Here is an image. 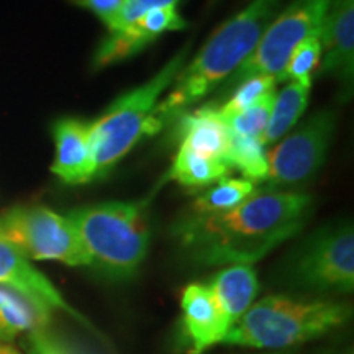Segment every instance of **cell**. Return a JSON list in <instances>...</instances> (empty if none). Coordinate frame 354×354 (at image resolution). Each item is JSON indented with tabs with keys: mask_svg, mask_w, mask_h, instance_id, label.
Masks as SVG:
<instances>
[{
	"mask_svg": "<svg viewBox=\"0 0 354 354\" xmlns=\"http://www.w3.org/2000/svg\"><path fill=\"white\" fill-rule=\"evenodd\" d=\"M312 207L308 194L256 187L232 210L180 216L171 233L194 263L253 266L294 238L308 221Z\"/></svg>",
	"mask_w": 354,
	"mask_h": 354,
	"instance_id": "cell-1",
	"label": "cell"
},
{
	"mask_svg": "<svg viewBox=\"0 0 354 354\" xmlns=\"http://www.w3.org/2000/svg\"><path fill=\"white\" fill-rule=\"evenodd\" d=\"M281 3L282 0H251L240 13L216 28L190 64H184L169 94L154 107L153 122L158 131L232 76L254 50Z\"/></svg>",
	"mask_w": 354,
	"mask_h": 354,
	"instance_id": "cell-2",
	"label": "cell"
},
{
	"mask_svg": "<svg viewBox=\"0 0 354 354\" xmlns=\"http://www.w3.org/2000/svg\"><path fill=\"white\" fill-rule=\"evenodd\" d=\"M353 318V307L331 299L266 295L225 336L227 346L266 353L289 351L331 333Z\"/></svg>",
	"mask_w": 354,
	"mask_h": 354,
	"instance_id": "cell-3",
	"label": "cell"
},
{
	"mask_svg": "<svg viewBox=\"0 0 354 354\" xmlns=\"http://www.w3.org/2000/svg\"><path fill=\"white\" fill-rule=\"evenodd\" d=\"M88 268L110 281L135 277L149 248L148 202H102L69 212Z\"/></svg>",
	"mask_w": 354,
	"mask_h": 354,
	"instance_id": "cell-4",
	"label": "cell"
},
{
	"mask_svg": "<svg viewBox=\"0 0 354 354\" xmlns=\"http://www.w3.org/2000/svg\"><path fill=\"white\" fill-rule=\"evenodd\" d=\"M187 55L189 46H185L148 82L118 97L99 120L91 123V149L95 177L112 169L143 136L156 135L153 110L184 68Z\"/></svg>",
	"mask_w": 354,
	"mask_h": 354,
	"instance_id": "cell-5",
	"label": "cell"
},
{
	"mask_svg": "<svg viewBox=\"0 0 354 354\" xmlns=\"http://www.w3.org/2000/svg\"><path fill=\"white\" fill-rule=\"evenodd\" d=\"M286 281L312 295H348L354 289L351 221L320 228L287 259Z\"/></svg>",
	"mask_w": 354,
	"mask_h": 354,
	"instance_id": "cell-6",
	"label": "cell"
},
{
	"mask_svg": "<svg viewBox=\"0 0 354 354\" xmlns=\"http://www.w3.org/2000/svg\"><path fill=\"white\" fill-rule=\"evenodd\" d=\"M0 240L19 250L26 259L88 268L73 221L48 207L15 205L0 212Z\"/></svg>",
	"mask_w": 354,
	"mask_h": 354,
	"instance_id": "cell-7",
	"label": "cell"
},
{
	"mask_svg": "<svg viewBox=\"0 0 354 354\" xmlns=\"http://www.w3.org/2000/svg\"><path fill=\"white\" fill-rule=\"evenodd\" d=\"M331 0H292L264 30L251 55L223 84L230 92L238 84L256 76L279 77L292 50L304 38L320 33Z\"/></svg>",
	"mask_w": 354,
	"mask_h": 354,
	"instance_id": "cell-8",
	"label": "cell"
},
{
	"mask_svg": "<svg viewBox=\"0 0 354 354\" xmlns=\"http://www.w3.org/2000/svg\"><path fill=\"white\" fill-rule=\"evenodd\" d=\"M336 113L322 110L305 120L294 133L266 153V187H284L307 183L322 169L333 141Z\"/></svg>",
	"mask_w": 354,
	"mask_h": 354,
	"instance_id": "cell-9",
	"label": "cell"
},
{
	"mask_svg": "<svg viewBox=\"0 0 354 354\" xmlns=\"http://www.w3.org/2000/svg\"><path fill=\"white\" fill-rule=\"evenodd\" d=\"M0 286L17 290L46 312L53 313V310H61L87 330L99 335L92 323L63 297V294L56 289L50 279L43 276L19 250L2 240H0Z\"/></svg>",
	"mask_w": 354,
	"mask_h": 354,
	"instance_id": "cell-10",
	"label": "cell"
},
{
	"mask_svg": "<svg viewBox=\"0 0 354 354\" xmlns=\"http://www.w3.org/2000/svg\"><path fill=\"white\" fill-rule=\"evenodd\" d=\"M318 37L323 53L318 74L335 77L349 97L354 79V0H331Z\"/></svg>",
	"mask_w": 354,
	"mask_h": 354,
	"instance_id": "cell-11",
	"label": "cell"
},
{
	"mask_svg": "<svg viewBox=\"0 0 354 354\" xmlns=\"http://www.w3.org/2000/svg\"><path fill=\"white\" fill-rule=\"evenodd\" d=\"M180 312V330L189 354H202L223 343L230 326L207 282L184 287Z\"/></svg>",
	"mask_w": 354,
	"mask_h": 354,
	"instance_id": "cell-12",
	"label": "cell"
},
{
	"mask_svg": "<svg viewBox=\"0 0 354 354\" xmlns=\"http://www.w3.org/2000/svg\"><path fill=\"white\" fill-rule=\"evenodd\" d=\"M187 26L176 7H162L146 12L118 32H109L102 39L94 55V68L100 69L127 59L153 43L166 32H179Z\"/></svg>",
	"mask_w": 354,
	"mask_h": 354,
	"instance_id": "cell-13",
	"label": "cell"
},
{
	"mask_svg": "<svg viewBox=\"0 0 354 354\" xmlns=\"http://www.w3.org/2000/svg\"><path fill=\"white\" fill-rule=\"evenodd\" d=\"M56 154L51 171L66 184H86L95 179L91 149V123L61 118L53 125Z\"/></svg>",
	"mask_w": 354,
	"mask_h": 354,
	"instance_id": "cell-14",
	"label": "cell"
},
{
	"mask_svg": "<svg viewBox=\"0 0 354 354\" xmlns=\"http://www.w3.org/2000/svg\"><path fill=\"white\" fill-rule=\"evenodd\" d=\"M176 131L180 136L183 146H187L192 151L201 153L203 156L216 158L227 162L232 133L215 102H210L190 113L180 115Z\"/></svg>",
	"mask_w": 354,
	"mask_h": 354,
	"instance_id": "cell-15",
	"label": "cell"
},
{
	"mask_svg": "<svg viewBox=\"0 0 354 354\" xmlns=\"http://www.w3.org/2000/svg\"><path fill=\"white\" fill-rule=\"evenodd\" d=\"M207 284L214 292L230 330L256 302L259 290L258 274L250 264L227 266L216 272Z\"/></svg>",
	"mask_w": 354,
	"mask_h": 354,
	"instance_id": "cell-16",
	"label": "cell"
},
{
	"mask_svg": "<svg viewBox=\"0 0 354 354\" xmlns=\"http://www.w3.org/2000/svg\"><path fill=\"white\" fill-rule=\"evenodd\" d=\"M51 315L17 290L0 286V343L48 328Z\"/></svg>",
	"mask_w": 354,
	"mask_h": 354,
	"instance_id": "cell-17",
	"label": "cell"
},
{
	"mask_svg": "<svg viewBox=\"0 0 354 354\" xmlns=\"http://www.w3.org/2000/svg\"><path fill=\"white\" fill-rule=\"evenodd\" d=\"M310 91H312V77H302L290 81L281 92H276L261 145L276 143L299 122L307 109Z\"/></svg>",
	"mask_w": 354,
	"mask_h": 354,
	"instance_id": "cell-18",
	"label": "cell"
},
{
	"mask_svg": "<svg viewBox=\"0 0 354 354\" xmlns=\"http://www.w3.org/2000/svg\"><path fill=\"white\" fill-rule=\"evenodd\" d=\"M232 167L221 159L203 156L201 153L192 151L187 146L179 145L174 161L167 177L184 187H205L225 179Z\"/></svg>",
	"mask_w": 354,
	"mask_h": 354,
	"instance_id": "cell-19",
	"label": "cell"
},
{
	"mask_svg": "<svg viewBox=\"0 0 354 354\" xmlns=\"http://www.w3.org/2000/svg\"><path fill=\"white\" fill-rule=\"evenodd\" d=\"M256 190V185L246 179H225L215 183L210 189L197 196L190 205L189 214L194 215H214L234 209L246 201Z\"/></svg>",
	"mask_w": 354,
	"mask_h": 354,
	"instance_id": "cell-20",
	"label": "cell"
},
{
	"mask_svg": "<svg viewBox=\"0 0 354 354\" xmlns=\"http://www.w3.org/2000/svg\"><path fill=\"white\" fill-rule=\"evenodd\" d=\"M227 162L232 169L236 167L241 172L243 179L250 180L254 185L264 183L266 172H268V161H266L264 146L261 145L259 140L245 138V136H238L232 133Z\"/></svg>",
	"mask_w": 354,
	"mask_h": 354,
	"instance_id": "cell-21",
	"label": "cell"
},
{
	"mask_svg": "<svg viewBox=\"0 0 354 354\" xmlns=\"http://www.w3.org/2000/svg\"><path fill=\"white\" fill-rule=\"evenodd\" d=\"M276 84L277 79L274 76H256L246 79V81L232 88V94L223 104L216 105L220 115L223 118H230L233 115L243 112L250 105H253L254 102H258L261 97L276 91Z\"/></svg>",
	"mask_w": 354,
	"mask_h": 354,
	"instance_id": "cell-22",
	"label": "cell"
},
{
	"mask_svg": "<svg viewBox=\"0 0 354 354\" xmlns=\"http://www.w3.org/2000/svg\"><path fill=\"white\" fill-rule=\"evenodd\" d=\"M274 95H276V91L261 97L258 102H254L253 105H250V107L243 110V112L233 115V117L230 118H225L230 131L238 136H245V138H254L261 141L266 127H268L269 115H271Z\"/></svg>",
	"mask_w": 354,
	"mask_h": 354,
	"instance_id": "cell-23",
	"label": "cell"
},
{
	"mask_svg": "<svg viewBox=\"0 0 354 354\" xmlns=\"http://www.w3.org/2000/svg\"><path fill=\"white\" fill-rule=\"evenodd\" d=\"M322 57V41L318 33L304 38L290 53L286 68L279 74L277 82L295 81V79L312 77Z\"/></svg>",
	"mask_w": 354,
	"mask_h": 354,
	"instance_id": "cell-24",
	"label": "cell"
},
{
	"mask_svg": "<svg viewBox=\"0 0 354 354\" xmlns=\"http://www.w3.org/2000/svg\"><path fill=\"white\" fill-rule=\"evenodd\" d=\"M177 2L179 0H127L120 10L109 20V32H118V30L125 28L133 21L138 20L140 17H143L146 12L154 10V8L176 7Z\"/></svg>",
	"mask_w": 354,
	"mask_h": 354,
	"instance_id": "cell-25",
	"label": "cell"
},
{
	"mask_svg": "<svg viewBox=\"0 0 354 354\" xmlns=\"http://www.w3.org/2000/svg\"><path fill=\"white\" fill-rule=\"evenodd\" d=\"M25 346L28 354H77L63 339L48 333L46 328L26 335Z\"/></svg>",
	"mask_w": 354,
	"mask_h": 354,
	"instance_id": "cell-26",
	"label": "cell"
},
{
	"mask_svg": "<svg viewBox=\"0 0 354 354\" xmlns=\"http://www.w3.org/2000/svg\"><path fill=\"white\" fill-rule=\"evenodd\" d=\"M71 2L76 3L77 7L92 12L107 25L109 20L120 10L127 0H71Z\"/></svg>",
	"mask_w": 354,
	"mask_h": 354,
	"instance_id": "cell-27",
	"label": "cell"
},
{
	"mask_svg": "<svg viewBox=\"0 0 354 354\" xmlns=\"http://www.w3.org/2000/svg\"><path fill=\"white\" fill-rule=\"evenodd\" d=\"M326 354H354V351H353L351 344H342V346L333 348L331 351H328Z\"/></svg>",
	"mask_w": 354,
	"mask_h": 354,
	"instance_id": "cell-28",
	"label": "cell"
},
{
	"mask_svg": "<svg viewBox=\"0 0 354 354\" xmlns=\"http://www.w3.org/2000/svg\"><path fill=\"white\" fill-rule=\"evenodd\" d=\"M0 354H21V353L17 351L15 348H12L10 344L0 343Z\"/></svg>",
	"mask_w": 354,
	"mask_h": 354,
	"instance_id": "cell-29",
	"label": "cell"
},
{
	"mask_svg": "<svg viewBox=\"0 0 354 354\" xmlns=\"http://www.w3.org/2000/svg\"><path fill=\"white\" fill-rule=\"evenodd\" d=\"M256 354H294V353H289V351H277V353H256Z\"/></svg>",
	"mask_w": 354,
	"mask_h": 354,
	"instance_id": "cell-30",
	"label": "cell"
}]
</instances>
